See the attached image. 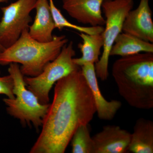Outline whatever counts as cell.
<instances>
[{"mask_svg": "<svg viewBox=\"0 0 153 153\" xmlns=\"http://www.w3.org/2000/svg\"><path fill=\"white\" fill-rule=\"evenodd\" d=\"M152 16L149 0H140L137 7L130 11L127 15L123 26V32L153 43Z\"/></svg>", "mask_w": 153, "mask_h": 153, "instance_id": "8", "label": "cell"}, {"mask_svg": "<svg viewBox=\"0 0 153 153\" xmlns=\"http://www.w3.org/2000/svg\"><path fill=\"white\" fill-rule=\"evenodd\" d=\"M35 9V20L29 28V33L32 38L41 42H48L53 39L55 23L50 10L48 0H37Z\"/></svg>", "mask_w": 153, "mask_h": 153, "instance_id": "12", "label": "cell"}, {"mask_svg": "<svg viewBox=\"0 0 153 153\" xmlns=\"http://www.w3.org/2000/svg\"><path fill=\"white\" fill-rule=\"evenodd\" d=\"M13 89V79L10 74L0 76V94H4L8 98L13 99L15 98Z\"/></svg>", "mask_w": 153, "mask_h": 153, "instance_id": "18", "label": "cell"}, {"mask_svg": "<svg viewBox=\"0 0 153 153\" xmlns=\"http://www.w3.org/2000/svg\"><path fill=\"white\" fill-rule=\"evenodd\" d=\"M75 51L72 41L66 44L57 57L48 63L37 76H24L28 89L38 97L40 103H49L51 88L60 79L80 68L73 62Z\"/></svg>", "mask_w": 153, "mask_h": 153, "instance_id": "5", "label": "cell"}, {"mask_svg": "<svg viewBox=\"0 0 153 153\" xmlns=\"http://www.w3.org/2000/svg\"><path fill=\"white\" fill-rule=\"evenodd\" d=\"M5 49L4 47H3L1 43H0V54Z\"/></svg>", "mask_w": 153, "mask_h": 153, "instance_id": "19", "label": "cell"}, {"mask_svg": "<svg viewBox=\"0 0 153 153\" xmlns=\"http://www.w3.org/2000/svg\"><path fill=\"white\" fill-rule=\"evenodd\" d=\"M8 72L13 79L15 98L3 99L7 112L19 120L23 125L32 124L35 128H39L42 125L49 103L41 104L36 96L28 89L18 63H10Z\"/></svg>", "mask_w": 153, "mask_h": 153, "instance_id": "4", "label": "cell"}, {"mask_svg": "<svg viewBox=\"0 0 153 153\" xmlns=\"http://www.w3.org/2000/svg\"><path fill=\"white\" fill-rule=\"evenodd\" d=\"M88 125L80 126L74 133L71 140L72 153H95L94 142Z\"/></svg>", "mask_w": 153, "mask_h": 153, "instance_id": "17", "label": "cell"}, {"mask_svg": "<svg viewBox=\"0 0 153 153\" xmlns=\"http://www.w3.org/2000/svg\"><path fill=\"white\" fill-rule=\"evenodd\" d=\"M96 113L92 92L79 68L55 84L54 97L30 153H64L79 126Z\"/></svg>", "mask_w": 153, "mask_h": 153, "instance_id": "1", "label": "cell"}, {"mask_svg": "<svg viewBox=\"0 0 153 153\" xmlns=\"http://www.w3.org/2000/svg\"><path fill=\"white\" fill-rule=\"evenodd\" d=\"M112 74L119 93L131 106L153 108V53H138L116 60Z\"/></svg>", "mask_w": 153, "mask_h": 153, "instance_id": "2", "label": "cell"}, {"mask_svg": "<svg viewBox=\"0 0 153 153\" xmlns=\"http://www.w3.org/2000/svg\"><path fill=\"white\" fill-rule=\"evenodd\" d=\"M68 42L64 35L54 36L49 42H40L32 38L29 29H26L15 43L0 54V65L19 63L24 76H37L57 57Z\"/></svg>", "mask_w": 153, "mask_h": 153, "instance_id": "3", "label": "cell"}, {"mask_svg": "<svg viewBox=\"0 0 153 153\" xmlns=\"http://www.w3.org/2000/svg\"><path fill=\"white\" fill-rule=\"evenodd\" d=\"M80 68L92 92L98 117L102 120H111L121 107V102L117 100L108 101L102 96L99 86L94 64H85Z\"/></svg>", "mask_w": 153, "mask_h": 153, "instance_id": "11", "label": "cell"}, {"mask_svg": "<svg viewBox=\"0 0 153 153\" xmlns=\"http://www.w3.org/2000/svg\"><path fill=\"white\" fill-rule=\"evenodd\" d=\"M143 52L153 53V44L125 33L118 35L114 41L110 56H129Z\"/></svg>", "mask_w": 153, "mask_h": 153, "instance_id": "14", "label": "cell"}, {"mask_svg": "<svg viewBox=\"0 0 153 153\" xmlns=\"http://www.w3.org/2000/svg\"><path fill=\"white\" fill-rule=\"evenodd\" d=\"M131 134L119 126H104L92 137L95 153H125L128 151Z\"/></svg>", "mask_w": 153, "mask_h": 153, "instance_id": "10", "label": "cell"}, {"mask_svg": "<svg viewBox=\"0 0 153 153\" xmlns=\"http://www.w3.org/2000/svg\"><path fill=\"white\" fill-rule=\"evenodd\" d=\"M78 35L82 40V43L78 45L82 56L79 58H73V62L80 67L89 63L95 65L99 60L104 44L102 33L89 35L80 33Z\"/></svg>", "mask_w": 153, "mask_h": 153, "instance_id": "15", "label": "cell"}, {"mask_svg": "<svg viewBox=\"0 0 153 153\" xmlns=\"http://www.w3.org/2000/svg\"><path fill=\"white\" fill-rule=\"evenodd\" d=\"M49 7L54 23L55 29L61 30L64 28H68L89 35L101 34L104 30L103 26L83 27L72 24L64 17L61 11L55 6L53 0H49Z\"/></svg>", "mask_w": 153, "mask_h": 153, "instance_id": "16", "label": "cell"}, {"mask_svg": "<svg viewBox=\"0 0 153 153\" xmlns=\"http://www.w3.org/2000/svg\"><path fill=\"white\" fill-rule=\"evenodd\" d=\"M133 0H105L102 6L105 17L102 33L104 44L99 60L95 64L96 74L102 81L107 79L110 52L118 35L122 33L125 19L133 8Z\"/></svg>", "mask_w": 153, "mask_h": 153, "instance_id": "6", "label": "cell"}, {"mask_svg": "<svg viewBox=\"0 0 153 153\" xmlns=\"http://www.w3.org/2000/svg\"><path fill=\"white\" fill-rule=\"evenodd\" d=\"M105 0H62L63 8L78 23L91 26H103L105 19L102 6Z\"/></svg>", "mask_w": 153, "mask_h": 153, "instance_id": "9", "label": "cell"}, {"mask_svg": "<svg viewBox=\"0 0 153 153\" xmlns=\"http://www.w3.org/2000/svg\"><path fill=\"white\" fill-rule=\"evenodd\" d=\"M10 0H0V3L7 2Z\"/></svg>", "mask_w": 153, "mask_h": 153, "instance_id": "20", "label": "cell"}, {"mask_svg": "<svg viewBox=\"0 0 153 153\" xmlns=\"http://www.w3.org/2000/svg\"><path fill=\"white\" fill-rule=\"evenodd\" d=\"M128 151L134 153H153V122L141 117L131 134Z\"/></svg>", "mask_w": 153, "mask_h": 153, "instance_id": "13", "label": "cell"}, {"mask_svg": "<svg viewBox=\"0 0 153 153\" xmlns=\"http://www.w3.org/2000/svg\"><path fill=\"white\" fill-rule=\"evenodd\" d=\"M37 0H18L2 7L0 21V43L5 49L13 45L24 30L29 29L32 19L30 13L36 7Z\"/></svg>", "mask_w": 153, "mask_h": 153, "instance_id": "7", "label": "cell"}]
</instances>
